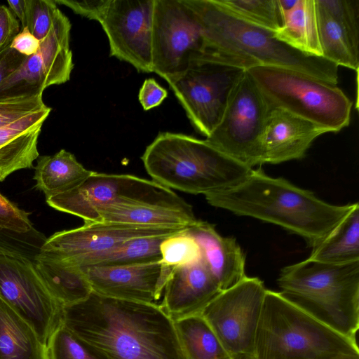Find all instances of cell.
<instances>
[{"instance_id": "4316f807", "label": "cell", "mask_w": 359, "mask_h": 359, "mask_svg": "<svg viewBox=\"0 0 359 359\" xmlns=\"http://www.w3.org/2000/svg\"><path fill=\"white\" fill-rule=\"evenodd\" d=\"M311 259L327 264H343L359 261V204L352 208L318 245L312 248Z\"/></svg>"}, {"instance_id": "9a60e30c", "label": "cell", "mask_w": 359, "mask_h": 359, "mask_svg": "<svg viewBox=\"0 0 359 359\" xmlns=\"http://www.w3.org/2000/svg\"><path fill=\"white\" fill-rule=\"evenodd\" d=\"M155 0H111L100 23L110 56L153 72L152 26Z\"/></svg>"}, {"instance_id": "2e32d148", "label": "cell", "mask_w": 359, "mask_h": 359, "mask_svg": "<svg viewBox=\"0 0 359 359\" xmlns=\"http://www.w3.org/2000/svg\"><path fill=\"white\" fill-rule=\"evenodd\" d=\"M188 228L112 222L84 223L80 227L55 233L46 238L41 251L69 264H74L109 250L131 238L170 236Z\"/></svg>"}, {"instance_id": "5bb4252c", "label": "cell", "mask_w": 359, "mask_h": 359, "mask_svg": "<svg viewBox=\"0 0 359 359\" xmlns=\"http://www.w3.org/2000/svg\"><path fill=\"white\" fill-rule=\"evenodd\" d=\"M72 25L62 13L37 52L26 57L19 68L0 84V100L25 95L43 94L53 85L68 81L74 68L69 47Z\"/></svg>"}, {"instance_id": "cb8c5ba5", "label": "cell", "mask_w": 359, "mask_h": 359, "mask_svg": "<svg viewBox=\"0 0 359 359\" xmlns=\"http://www.w3.org/2000/svg\"><path fill=\"white\" fill-rule=\"evenodd\" d=\"M280 12L281 26L275 37L302 53L323 57L315 0H297L292 8Z\"/></svg>"}, {"instance_id": "603a6c76", "label": "cell", "mask_w": 359, "mask_h": 359, "mask_svg": "<svg viewBox=\"0 0 359 359\" xmlns=\"http://www.w3.org/2000/svg\"><path fill=\"white\" fill-rule=\"evenodd\" d=\"M34 265L53 297L63 306L81 302L93 289L82 269L41 251Z\"/></svg>"}, {"instance_id": "b9f144b4", "label": "cell", "mask_w": 359, "mask_h": 359, "mask_svg": "<svg viewBox=\"0 0 359 359\" xmlns=\"http://www.w3.org/2000/svg\"><path fill=\"white\" fill-rule=\"evenodd\" d=\"M26 57L10 46L0 53V84L19 68Z\"/></svg>"}, {"instance_id": "5b68a950", "label": "cell", "mask_w": 359, "mask_h": 359, "mask_svg": "<svg viewBox=\"0 0 359 359\" xmlns=\"http://www.w3.org/2000/svg\"><path fill=\"white\" fill-rule=\"evenodd\" d=\"M141 159L153 181L191 194L230 189L243 182L252 170L205 139L170 132L158 133Z\"/></svg>"}, {"instance_id": "ee69618b", "label": "cell", "mask_w": 359, "mask_h": 359, "mask_svg": "<svg viewBox=\"0 0 359 359\" xmlns=\"http://www.w3.org/2000/svg\"><path fill=\"white\" fill-rule=\"evenodd\" d=\"M7 2L10 10L19 19L22 27H25L27 17L26 0H10Z\"/></svg>"}, {"instance_id": "e575fe53", "label": "cell", "mask_w": 359, "mask_h": 359, "mask_svg": "<svg viewBox=\"0 0 359 359\" xmlns=\"http://www.w3.org/2000/svg\"><path fill=\"white\" fill-rule=\"evenodd\" d=\"M26 6L25 27L41 41L50 32L62 12L55 0H26Z\"/></svg>"}, {"instance_id": "484cf974", "label": "cell", "mask_w": 359, "mask_h": 359, "mask_svg": "<svg viewBox=\"0 0 359 359\" xmlns=\"http://www.w3.org/2000/svg\"><path fill=\"white\" fill-rule=\"evenodd\" d=\"M93 172L86 169L74 154L61 149L51 156H39L34 179L36 187L48 197L72 189Z\"/></svg>"}, {"instance_id": "4fadbf2b", "label": "cell", "mask_w": 359, "mask_h": 359, "mask_svg": "<svg viewBox=\"0 0 359 359\" xmlns=\"http://www.w3.org/2000/svg\"><path fill=\"white\" fill-rule=\"evenodd\" d=\"M0 297L33 327L47 347L62 324V306L46 287L32 260L0 254Z\"/></svg>"}, {"instance_id": "3957f363", "label": "cell", "mask_w": 359, "mask_h": 359, "mask_svg": "<svg viewBox=\"0 0 359 359\" xmlns=\"http://www.w3.org/2000/svg\"><path fill=\"white\" fill-rule=\"evenodd\" d=\"M202 27L205 53L245 70L271 66L297 71L337 85L338 66L279 41L274 32L241 20L215 0H184Z\"/></svg>"}, {"instance_id": "7a4b0ae2", "label": "cell", "mask_w": 359, "mask_h": 359, "mask_svg": "<svg viewBox=\"0 0 359 359\" xmlns=\"http://www.w3.org/2000/svg\"><path fill=\"white\" fill-rule=\"evenodd\" d=\"M205 197L214 207L278 225L302 237L311 248L334 229L353 205L326 203L312 191L269 176L261 168L252 169L236 186Z\"/></svg>"}, {"instance_id": "f546056e", "label": "cell", "mask_w": 359, "mask_h": 359, "mask_svg": "<svg viewBox=\"0 0 359 359\" xmlns=\"http://www.w3.org/2000/svg\"><path fill=\"white\" fill-rule=\"evenodd\" d=\"M316 11L323 57L338 67L343 66L358 71L359 44L336 20L317 6Z\"/></svg>"}, {"instance_id": "ac0fdd59", "label": "cell", "mask_w": 359, "mask_h": 359, "mask_svg": "<svg viewBox=\"0 0 359 359\" xmlns=\"http://www.w3.org/2000/svg\"><path fill=\"white\" fill-rule=\"evenodd\" d=\"M218 283L201 257L192 263L175 268L169 276L159 304L173 320L201 314L221 292Z\"/></svg>"}, {"instance_id": "7bdbcfd3", "label": "cell", "mask_w": 359, "mask_h": 359, "mask_svg": "<svg viewBox=\"0 0 359 359\" xmlns=\"http://www.w3.org/2000/svg\"><path fill=\"white\" fill-rule=\"evenodd\" d=\"M41 41L37 39L27 27L22 29L13 39L10 46L25 56H31L39 48Z\"/></svg>"}, {"instance_id": "d4e9b609", "label": "cell", "mask_w": 359, "mask_h": 359, "mask_svg": "<svg viewBox=\"0 0 359 359\" xmlns=\"http://www.w3.org/2000/svg\"><path fill=\"white\" fill-rule=\"evenodd\" d=\"M0 359H48L33 327L1 297Z\"/></svg>"}, {"instance_id": "7402d4cb", "label": "cell", "mask_w": 359, "mask_h": 359, "mask_svg": "<svg viewBox=\"0 0 359 359\" xmlns=\"http://www.w3.org/2000/svg\"><path fill=\"white\" fill-rule=\"evenodd\" d=\"M98 222L187 228L196 224L192 207L183 208L149 203H114L97 211Z\"/></svg>"}, {"instance_id": "ffe728a7", "label": "cell", "mask_w": 359, "mask_h": 359, "mask_svg": "<svg viewBox=\"0 0 359 359\" xmlns=\"http://www.w3.org/2000/svg\"><path fill=\"white\" fill-rule=\"evenodd\" d=\"M187 232L198 243L203 262L222 290L247 276L245 256L234 238L222 236L212 224L201 220L190 226Z\"/></svg>"}, {"instance_id": "30bf717a", "label": "cell", "mask_w": 359, "mask_h": 359, "mask_svg": "<svg viewBox=\"0 0 359 359\" xmlns=\"http://www.w3.org/2000/svg\"><path fill=\"white\" fill-rule=\"evenodd\" d=\"M245 71L204 53L168 83L192 126L206 138L220 121L229 95Z\"/></svg>"}, {"instance_id": "d6986e66", "label": "cell", "mask_w": 359, "mask_h": 359, "mask_svg": "<svg viewBox=\"0 0 359 359\" xmlns=\"http://www.w3.org/2000/svg\"><path fill=\"white\" fill-rule=\"evenodd\" d=\"M330 130L285 109L270 108L262 137L263 163L301 159L312 142Z\"/></svg>"}, {"instance_id": "277c9868", "label": "cell", "mask_w": 359, "mask_h": 359, "mask_svg": "<svg viewBox=\"0 0 359 359\" xmlns=\"http://www.w3.org/2000/svg\"><path fill=\"white\" fill-rule=\"evenodd\" d=\"M255 359H359L355 339L286 299L266 290L255 339Z\"/></svg>"}, {"instance_id": "52a82bcc", "label": "cell", "mask_w": 359, "mask_h": 359, "mask_svg": "<svg viewBox=\"0 0 359 359\" xmlns=\"http://www.w3.org/2000/svg\"><path fill=\"white\" fill-rule=\"evenodd\" d=\"M246 71L270 108L285 109L333 133L349 125L352 102L337 85L281 67L256 66Z\"/></svg>"}, {"instance_id": "83f0119b", "label": "cell", "mask_w": 359, "mask_h": 359, "mask_svg": "<svg viewBox=\"0 0 359 359\" xmlns=\"http://www.w3.org/2000/svg\"><path fill=\"white\" fill-rule=\"evenodd\" d=\"M168 236H169L131 238L109 250L70 264L79 267L117 266L161 262L162 256L160 247L163 240Z\"/></svg>"}, {"instance_id": "4dcf8cb0", "label": "cell", "mask_w": 359, "mask_h": 359, "mask_svg": "<svg viewBox=\"0 0 359 359\" xmlns=\"http://www.w3.org/2000/svg\"><path fill=\"white\" fill-rule=\"evenodd\" d=\"M233 16L250 24L276 32L281 26L277 0H215Z\"/></svg>"}, {"instance_id": "44dd1931", "label": "cell", "mask_w": 359, "mask_h": 359, "mask_svg": "<svg viewBox=\"0 0 359 359\" xmlns=\"http://www.w3.org/2000/svg\"><path fill=\"white\" fill-rule=\"evenodd\" d=\"M50 111L47 107L0 128V182L15 171L33 167L39 156L38 138Z\"/></svg>"}, {"instance_id": "f1b7e54d", "label": "cell", "mask_w": 359, "mask_h": 359, "mask_svg": "<svg viewBox=\"0 0 359 359\" xmlns=\"http://www.w3.org/2000/svg\"><path fill=\"white\" fill-rule=\"evenodd\" d=\"M189 359H231L201 314L174 321Z\"/></svg>"}, {"instance_id": "e0dca14e", "label": "cell", "mask_w": 359, "mask_h": 359, "mask_svg": "<svg viewBox=\"0 0 359 359\" xmlns=\"http://www.w3.org/2000/svg\"><path fill=\"white\" fill-rule=\"evenodd\" d=\"M93 291L112 298L156 304L172 271L161 262L129 266L80 267Z\"/></svg>"}, {"instance_id": "836d02e7", "label": "cell", "mask_w": 359, "mask_h": 359, "mask_svg": "<svg viewBox=\"0 0 359 359\" xmlns=\"http://www.w3.org/2000/svg\"><path fill=\"white\" fill-rule=\"evenodd\" d=\"M46 236L36 229L25 233L0 228V254L34 260L41 252Z\"/></svg>"}, {"instance_id": "9c48e42d", "label": "cell", "mask_w": 359, "mask_h": 359, "mask_svg": "<svg viewBox=\"0 0 359 359\" xmlns=\"http://www.w3.org/2000/svg\"><path fill=\"white\" fill-rule=\"evenodd\" d=\"M269 110L245 70L229 95L220 121L205 140L229 157L254 169L264 164L262 137Z\"/></svg>"}, {"instance_id": "6da1fadb", "label": "cell", "mask_w": 359, "mask_h": 359, "mask_svg": "<svg viewBox=\"0 0 359 359\" xmlns=\"http://www.w3.org/2000/svg\"><path fill=\"white\" fill-rule=\"evenodd\" d=\"M62 324L103 359H189L174 321L157 304L93 291L62 306Z\"/></svg>"}, {"instance_id": "8fae6325", "label": "cell", "mask_w": 359, "mask_h": 359, "mask_svg": "<svg viewBox=\"0 0 359 359\" xmlns=\"http://www.w3.org/2000/svg\"><path fill=\"white\" fill-rule=\"evenodd\" d=\"M266 288L246 276L222 290L202 311L231 359H255V339Z\"/></svg>"}, {"instance_id": "f35d334b", "label": "cell", "mask_w": 359, "mask_h": 359, "mask_svg": "<svg viewBox=\"0 0 359 359\" xmlns=\"http://www.w3.org/2000/svg\"><path fill=\"white\" fill-rule=\"evenodd\" d=\"M111 0H55L58 5H64L74 13L99 22L104 16Z\"/></svg>"}, {"instance_id": "ab89813d", "label": "cell", "mask_w": 359, "mask_h": 359, "mask_svg": "<svg viewBox=\"0 0 359 359\" xmlns=\"http://www.w3.org/2000/svg\"><path fill=\"white\" fill-rule=\"evenodd\" d=\"M168 91L155 79H146L139 92V101L144 110L147 111L160 105L167 97Z\"/></svg>"}, {"instance_id": "8992f818", "label": "cell", "mask_w": 359, "mask_h": 359, "mask_svg": "<svg viewBox=\"0 0 359 359\" xmlns=\"http://www.w3.org/2000/svg\"><path fill=\"white\" fill-rule=\"evenodd\" d=\"M280 292L338 332L356 340L359 329V261L334 264L305 260L283 268Z\"/></svg>"}, {"instance_id": "74e56055", "label": "cell", "mask_w": 359, "mask_h": 359, "mask_svg": "<svg viewBox=\"0 0 359 359\" xmlns=\"http://www.w3.org/2000/svg\"><path fill=\"white\" fill-rule=\"evenodd\" d=\"M29 215L0 194V228L20 233L29 232L35 229Z\"/></svg>"}, {"instance_id": "8d00e7d4", "label": "cell", "mask_w": 359, "mask_h": 359, "mask_svg": "<svg viewBox=\"0 0 359 359\" xmlns=\"http://www.w3.org/2000/svg\"><path fill=\"white\" fill-rule=\"evenodd\" d=\"M47 107L42 94L25 95L0 100V128Z\"/></svg>"}, {"instance_id": "ba28073f", "label": "cell", "mask_w": 359, "mask_h": 359, "mask_svg": "<svg viewBox=\"0 0 359 359\" xmlns=\"http://www.w3.org/2000/svg\"><path fill=\"white\" fill-rule=\"evenodd\" d=\"M126 200L175 207L187 205L170 189L153 180L95 171L72 189L46 197L48 205L81 217L84 223L98 222L97 211L100 208Z\"/></svg>"}, {"instance_id": "1f68e13d", "label": "cell", "mask_w": 359, "mask_h": 359, "mask_svg": "<svg viewBox=\"0 0 359 359\" xmlns=\"http://www.w3.org/2000/svg\"><path fill=\"white\" fill-rule=\"evenodd\" d=\"M161 263L172 271L175 268L192 263L201 258L200 246L187 229L166 237L160 247Z\"/></svg>"}, {"instance_id": "d590c367", "label": "cell", "mask_w": 359, "mask_h": 359, "mask_svg": "<svg viewBox=\"0 0 359 359\" xmlns=\"http://www.w3.org/2000/svg\"><path fill=\"white\" fill-rule=\"evenodd\" d=\"M317 8L339 23L359 44L358 0H315Z\"/></svg>"}, {"instance_id": "60d3db41", "label": "cell", "mask_w": 359, "mask_h": 359, "mask_svg": "<svg viewBox=\"0 0 359 359\" xmlns=\"http://www.w3.org/2000/svg\"><path fill=\"white\" fill-rule=\"evenodd\" d=\"M20 32V24L9 8L0 6V53L9 46Z\"/></svg>"}, {"instance_id": "d6a6232c", "label": "cell", "mask_w": 359, "mask_h": 359, "mask_svg": "<svg viewBox=\"0 0 359 359\" xmlns=\"http://www.w3.org/2000/svg\"><path fill=\"white\" fill-rule=\"evenodd\" d=\"M48 359H103L61 324L47 345Z\"/></svg>"}, {"instance_id": "7c38bea8", "label": "cell", "mask_w": 359, "mask_h": 359, "mask_svg": "<svg viewBox=\"0 0 359 359\" xmlns=\"http://www.w3.org/2000/svg\"><path fill=\"white\" fill-rule=\"evenodd\" d=\"M151 46L153 72L167 82L205 53L202 27L184 0H155Z\"/></svg>"}]
</instances>
